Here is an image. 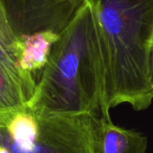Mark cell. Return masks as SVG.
I'll list each match as a JSON object with an SVG mask.
<instances>
[{"instance_id":"5b68a950","label":"cell","mask_w":153,"mask_h":153,"mask_svg":"<svg viewBox=\"0 0 153 153\" xmlns=\"http://www.w3.org/2000/svg\"><path fill=\"white\" fill-rule=\"evenodd\" d=\"M148 138L114 124L110 116H99L94 131V153H146Z\"/></svg>"},{"instance_id":"277c9868","label":"cell","mask_w":153,"mask_h":153,"mask_svg":"<svg viewBox=\"0 0 153 153\" xmlns=\"http://www.w3.org/2000/svg\"><path fill=\"white\" fill-rule=\"evenodd\" d=\"M86 0H0L17 43L36 33L59 34ZM19 50V49H18Z\"/></svg>"},{"instance_id":"9c48e42d","label":"cell","mask_w":153,"mask_h":153,"mask_svg":"<svg viewBox=\"0 0 153 153\" xmlns=\"http://www.w3.org/2000/svg\"><path fill=\"white\" fill-rule=\"evenodd\" d=\"M149 81L151 84V88L153 90V38L150 44L149 50Z\"/></svg>"},{"instance_id":"3957f363","label":"cell","mask_w":153,"mask_h":153,"mask_svg":"<svg viewBox=\"0 0 153 153\" xmlns=\"http://www.w3.org/2000/svg\"><path fill=\"white\" fill-rule=\"evenodd\" d=\"M97 114H54L29 105L0 110V153H94Z\"/></svg>"},{"instance_id":"ba28073f","label":"cell","mask_w":153,"mask_h":153,"mask_svg":"<svg viewBox=\"0 0 153 153\" xmlns=\"http://www.w3.org/2000/svg\"><path fill=\"white\" fill-rule=\"evenodd\" d=\"M29 104L19 80L0 59V110L13 109Z\"/></svg>"},{"instance_id":"52a82bcc","label":"cell","mask_w":153,"mask_h":153,"mask_svg":"<svg viewBox=\"0 0 153 153\" xmlns=\"http://www.w3.org/2000/svg\"><path fill=\"white\" fill-rule=\"evenodd\" d=\"M18 52L17 41L9 28L5 13L0 6V59L19 80L30 103L35 94L37 83L29 81L21 72L18 67Z\"/></svg>"},{"instance_id":"6da1fadb","label":"cell","mask_w":153,"mask_h":153,"mask_svg":"<svg viewBox=\"0 0 153 153\" xmlns=\"http://www.w3.org/2000/svg\"><path fill=\"white\" fill-rule=\"evenodd\" d=\"M105 84V66L96 16L86 0L59 33L28 105L45 114H97Z\"/></svg>"},{"instance_id":"7a4b0ae2","label":"cell","mask_w":153,"mask_h":153,"mask_svg":"<svg viewBox=\"0 0 153 153\" xmlns=\"http://www.w3.org/2000/svg\"><path fill=\"white\" fill-rule=\"evenodd\" d=\"M96 16L105 66L101 115L121 104L147 109L153 101L149 76L153 0H88Z\"/></svg>"},{"instance_id":"8992f818","label":"cell","mask_w":153,"mask_h":153,"mask_svg":"<svg viewBox=\"0 0 153 153\" xmlns=\"http://www.w3.org/2000/svg\"><path fill=\"white\" fill-rule=\"evenodd\" d=\"M59 34L52 32H44L30 36L18 44V67L25 78L37 83L34 75L45 67L54 43Z\"/></svg>"}]
</instances>
